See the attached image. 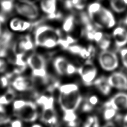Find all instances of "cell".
<instances>
[{
    "label": "cell",
    "mask_w": 127,
    "mask_h": 127,
    "mask_svg": "<svg viewBox=\"0 0 127 127\" xmlns=\"http://www.w3.org/2000/svg\"><path fill=\"white\" fill-rule=\"evenodd\" d=\"M59 102L64 115L74 113L80 105L82 97L77 85L67 84L59 87Z\"/></svg>",
    "instance_id": "6da1fadb"
},
{
    "label": "cell",
    "mask_w": 127,
    "mask_h": 127,
    "mask_svg": "<svg viewBox=\"0 0 127 127\" xmlns=\"http://www.w3.org/2000/svg\"><path fill=\"white\" fill-rule=\"evenodd\" d=\"M60 35L59 30L47 25L40 26L35 31V45L48 48L54 47L58 44Z\"/></svg>",
    "instance_id": "7a4b0ae2"
},
{
    "label": "cell",
    "mask_w": 127,
    "mask_h": 127,
    "mask_svg": "<svg viewBox=\"0 0 127 127\" xmlns=\"http://www.w3.org/2000/svg\"><path fill=\"white\" fill-rule=\"evenodd\" d=\"M13 109L14 115L20 120L33 122L38 118V111L36 104L29 101L16 100L13 102Z\"/></svg>",
    "instance_id": "3957f363"
},
{
    "label": "cell",
    "mask_w": 127,
    "mask_h": 127,
    "mask_svg": "<svg viewBox=\"0 0 127 127\" xmlns=\"http://www.w3.org/2000/svg\"><path fill=\"white\" fill-rule=\"evenodd\" d=\"M26 64L32 70L34 76L42 78L44 82L48 80L46 62L42 55L36 53L30 55L26 60Z\"/></svg>",
    "instance_id": "277c9868"
},
{
    "label": "cell",
    "mask_w": 127,
    "mask_h": 127,
    "mask_svg": "<svg viewBox=\"0 0 127 127\" xmlns=\"http://www.w3.org/2000/svg\"><path fill=\"white\" fill-rule=\"evenodd\" d=\"M43 106L41 120L46 124H55L57 122L56 113L54 108V98L52 97L42 96L37 101Z\"/></svg>",
    "instance_id": "5b68a950"
},
{
    "label": "cell",
    "mask_w": 127,
    "mask_h": 127,
    "mask_svg": "<svg viewBox=\"0 0 127 127\" xmlns=\"http://www.w3.org/2000/svg\"><path fill=\"white\" fill-rule=\"evenodd\" d=\"M14 6L18 14L27 19H35L39 15L37 5L32 1L27 0H15Z\"/></svg>",
    "instance_id": "8992f818"
},
{
    "label": "cell",
    "mask_w": 127,
    "mask_h": 127,
    "mask_svg": "<svg viewBox=\"0 0 127 127\" xmlns=\"http://www.w3.org/2000/svg\"><path fill=\"white\" fill-rule=\"evenodd\" d=\"M89 17L95 25L99 28H111L116 23L112 12L103 6L97 13Z\"/></svg>",
    "instance_id": "52a82bcc"
},
{
    "label": "cell",
    "mask_w": 127,
    "mask_h": 127,
    "mask_svg": "<svg viewBox=\"0 0 127 127\" xmlns=\"http://www.w3.org/2000/svg\"><path fill=\"white\" fill-rule=\"evenodd\" d=\"M99 61L101 67L107 71H112L116 69L119 64L116 54L107 50H103L99 56Z\"/></svg>",
    "instance_id": "ba28073f"
},
{
    "label": "cell",
    "mask_w": 127,
    "mask_h": 127,
    "mask_svg": "<svg viewBox=\"0 0 127 127\" xmlns=\"http://www.w3.org/2000/svg\"><path fill=\"white\" fill-rule=\"evenodd\" d=\"M54 66L60 75H70L77 71L75 67L70 64L65 58L61 57L56 58L54 61Z\"/></svg>",
    "instance_id": "9c48e42d"
},
{
    "label": "cell",
    "mask_w": 127,
    "mask_h": 127,
    "mask_svg": "<svg viewBox=\"0 0 127 127\" xmlns=\"http://www.w3.org/2000/svg\"><path fill=\"white\" fill-rule=\"evenodd\" d=\"M77 71L80 75L84 83L87 85L93 83L97 73V69L89 61L78 68Z\"/></svg>",
    "instance_id": "30bf717a"
},
{
    "label": "cell",
    "mask_w": 127,
    "mask_h": 127,
    "mask_svg": "<svg viewBox=\"0 0 127 127\" xmlns=\"http://www.w3.org/2000/svg\"><path fill=\"white\" fill-rule=\"evenodd\" d=\"M105 108L111 107L116 110L127 109V93L120 92L114 96L109 101L105 103Z\"/></svg>",
    "instance_id": "8fae6325"
},
{
    "label": "cell",
    "mask_w": 127,
    "mask_h": 127,
    "mask_svg": "<svg viewBox=\"0 0 127 127\" xmlns=\"http://www.w3.org/2000/svg\"><path fill=\"white\" fill-rule=\"evenodd\" d=\"M40 8L50 19H58L61 17L57 10V0H41Z\"/></svg>",
    "instance_id": "7c38bea8"
},
{
    "label": "cell",
    "mask_w": 127,
    "mask_h": 127,
    "mask_svg": "<svg viewBox=\"0 0 127 127\" xmlns=\"http://www.w3.org/2000/svg\"><path fill=\"white\" fill-rule=\"evenodd\" d=\"M107 79L111 87L120 90H127V76L123 73L114 72Z\"/></svg>",
    "instance_id": "4fadbf2b"
},
{
    "label": "cell",
    "mask_w": 127,
    "mask_h": 127,
    "mask_svg": "<svg viewBox=\"0 0 127 127\" xmlns=\"http://www.w3.org/2000/svg\"><path fill=\"white\" fill-rule=\"evenodd\" d=\"M13 88L19 91H25L29 90L33 88V83L29 78L18 76L12 82Z\"/></svg>",
    "instance_id": "5bb4252c"
},
{
    "label": "cell",
    "mask_w": 127,
    "mask_h": 127,
    "mask_svg": "<svg viewBox=\"0 0 127 127\" xmlns=\"http://www.w3.org/2000/svg\"><path fill=\"white\" fill-rule=\"evenodd\" d=\"M115 43L118 48H120L127 43V30L122 27H118L113 31Z\"/></svg>",
    "instance_id": "9a60e30c"
},
{
    "label": "cell",
    "mask_w": 127,
    "mask_h": 127,
    "mask_svg": "<svg viewBox=\"0 0 127 127\" xmlns=\"http://www.w3.org/2000/svg\"><path fill=\"white\" fill-rule=\"evenodd\" d=\"M30 23L19 18H13L9 22L10 28L15 31H23L30 26Z\"/></svg>",
    "instance_id": "2e32d148"
},
{
    "label": "cell",
    "mask_w": 127,
    "mask_h": 127,
    "mask_svg": "<svg viewBox=\"0 0 127 127\" xmlns=\"http://www.w3.org/2000/svg\"><path fill=\"white\" fill-rule=\"evenodd\" d=\"M94 84L105 95H108L111 90V86L109 84L108 79L104 77H100L93 82Z\"/></svg>",
    "instance_id": "e0dca14e"
},
{
    "label": "cell",
    "mask_w": 127,
    "mask_h": 127,
    "mask_svg": "<svg viewBox=\"0 0 127 127\" xmlns=\"http://www.w3.org/2000/svg\"><path fill=\"white\" fill-rule=\"evenodd\" d=\"M16 93L14 89L9 87L6 92L0 96V105L3 106L10 104L15 99Z\"/></svg>",
    "instance_id": "ac0fdd59"
},
{
    "label": "cell",
    "mask_w": 127,
    "mask_h": 127,
    "mask_svg": "<svg viewBox=\"0 0 127 127\" xmlns=\"http://www.w3.org/2000/svg\"><path fill=\"white\" fill-rule=\"evenodd\" d=\"M86 0H66L64 4L67 9L75 8L77 10L83 9L85 5Z\"/></svg>",
    "instance_id": "d6986e66"
},
{
    "label": "cell",
    "mask_w": 127,
    "mask_h": 127,
    "mask_svg": "<svg viewBox=\"0 0 127 127\" xmlns=\"http://www.w3.org/2000/svg\"><path fill=\"white\" fill-rule=\"evenodd\" d=\"M110 3L112 9L117 13L123 12L127 6L124 0H110Z\"/></svg>",
    "instance_id": "ffe728a7"
},
{
    "label": "cell",
    "mask_w": 127,
    "mask_h": 127,
    "mask_svg": "<svg viewBox=\"0 0 127 127\" xmlns=\"http://www.w3.org/2000/svg\"><path fill=\"white\" fill-rule=\"evenodd\" d=\"M0 7L1 11L5 13L11 12L14 6V0H1L0 1Z\"/></svg>",
    "instance_id": "44dd1931"
},
{
    "label": "cell",
    "mask_w": 127,
    "mask_h": 127,
    "mask_svg": "<svg viewBox=\"0 0 127 127\" xmlns=\"http://www.w3.org/2000/svg\"><path fill=\"white\" fill-rule=\"evenodd\" d=\"M75 18L73 15H68L64 20L63 25V28L64 31L66 32L71 31L74 26Z\"/></svg>",
    "instance_id": "7402d4cb"
},
{
    "label": "cell",
    "mask_w": 127,
    "mask_h": 127,
    "mask_svg": "<svg viewBox=\"0 0 127 127\" xmlns=\"http://www.w3.org/2000/svg\"><path fill=\"white\" fill-rule=\"evenodd\" d=\"M102 7L101 4L98 2H93L89 4L87 7V12L89 17L97 13Z\"/></svg>",
    "instance_id": "603a6c76"
},
{
    "label": "cell",
    "mask_w": 127,
    "mask_h": 127,
    "mask_svg": "<svg viewBox=\"0 0 127 127\" xmlns=\"http://www.w3.org/2000/svg\"><path fill=\"white\" fill-rule=\"evenodd\" d=\"M10 119L6 113L3 106L0 105V125L9 123Z\"/></svg>",
    "instance_id": "cb8c5ba5"
},
{
    "label": "cell",
    "mask_w": 127,
    "mask_h": 127,
    "mask_svg": "<svg viewBox=\"0 0 127 127\" xmlns=\"http://www.w3.org/2000/svg\"><path fill=\"white\" fill-rule=\"evenodd\" d=\"M116 111L113 108L107 107L106 108L104 112L103 116L106 120H109L114 117L116 113Z\"/></svg>",
    "instance_id": "d4e9b609"
},
{
    "label": "cell",
    "mask_w": 127,
    "mask_h": 127,
    "mask_svg": "<svg viewBox=\"0 0 127 127\" xmlns=\"http://www.w3.org/2000/svg\"><path fill=\"white\" fill-rule=\"evenodd\" d=\"M84 127H98L99 126L98 121L96 117H89L84 123Z\"/></svg>",
    "instance_id": "484cf974"
},
{
    "label": "cell",
    "mask_w": 127,
    "mask_h": 127,
    "mask_svg": "<svg viewBox=\"0 0 127 127\" xmlns=\"http://www.w3.org/2000/svg\"><path fill=\"white\" fill-rule=\"evenodd\" d=\"M100 48L103 50H105L109 48L110 45L111 41L109 38L106 37H104L98 42Z\"/></svg>",
    "instance_id": "4316f807"
},
{
    "label": "cell",
    "mask_w": 127,
    "mask_h": 127,
    "mask_svg": "<svg viewBox=\"0 0 127 127\" xmlns=\"http://www.w3.org/2000/svg\"><path fill=\"white\" fill-rule=\"evenodd\" d=\"M120 54L123 64L127 68V48L122 49L120 51Z\"/></svg>",
    "instance_id": "83f0119b"
},
{
    "label": "cell",
    "mask_w": 127,
    "mask_h": 127,
    "mask_svg": "<svg viewBox=\"0 0 127 127\" xmlns=\"http://www.w3.org/2000/svg\"><path fill=\"white\" fill-rule=\"evenodd\" d=\"M8 84V77L6 76H2L0 77V86L1 88H4Z\"/></svg>",
    "instance_id": "f1b7e54d"
},
{
    "label": "cell",
    "mask_w": 127,
    "mask_h": 127,
    "mask_svg": "<svg viewBox=\"0 0 127 127\" xmlns=\"http://www.w3.org/2000/svg\"><path fill=\"white\" fill-rule=\"evenodd\" d=\"M104 37L103 33L101 32L95 31L93 35V40L95 41L97 43Z\"/></svg>",
    "instance_id": "f546056e"
},
{
    "label": "cell",
    "mask_w": 127,
    "mask_h": 127,
    "mask_svg": "<svg viewBox=\"0 0 127 127\" xmlns=\"http://www.w3.org/2000/svg\"><path fill=\"white\" fill-rule=\"evenodd\" d=\"M7 68V64L4 60L0 59V73H2L6 70Z\"/></svg>",
    "instance_id": "4dcf8cb0"
},
{
    "label": "cell",
    "mask_w": 127,
    "mask_h": 127,
    "mask_svg": "<svg viewBox=\"0 0 127 127\" xmlns=\"http://www.w3.org/2000/svg\"><path fill=\"white\" fill-rule=\"evenodd\" d=\"M93 105L90 104L87 101L85 103L82 107V110L84 112H89L91 111L93 108Z\"/></svg>",
    "instance_id": "1f68e13d"
},
{
    "label": "cell",
    "mask_w": 127,
    "mask_h": 127,
    "mask_svg": "<svg viewBox=\"0 0 127 127\" xmlns=\"http://www.w3.org/2000/svg\"><path fill=\"white\" fill-rule=\"evenodd\" d=\"M98 99L97 98V97L95 96H91L87 100V101L90 104H91L92 105L94 106L95 105H96L97 102H98Z\"/></svg>",
    "instance_id": "d6a6232c"
},
{
    "label": "cell",
    "mask_w": 127,
    "mask_h": 127,
    "mask_svg": "<svg viewBox=\"0 0 127 127\" xmlns=\"http://www.w3.org/2000/svg\"><path fill=\"white\" fill-rule=\"evenodd\" d=\"M9 123L10 124V126L12 127H20L22 125L20 120H14L11 122H10Z\"/></svg>",
    "instance_id": "836d02e7"
},
{
    "label": "cell",
    "mask_w": 127,
    "mask_h": 127,
    "mask_svg": "<svg viewBox=\"0 0 127 127\" xmlns=\"http://www.w3.org/2000/svg\"><path fill=\"white\" fill-rule=\"evenodd\" d=\"M123 121L125 124H127V114L124 117V119H123Z\"/></svg>",
    "instance_id": "e575fe53"
},
{
    "label": "cell",
    "mask_w": 127,
    "mask_h": 127,
    "mask_svg": "<svg viewBox=\"0 0 127 127\" xmlns=\"http://www.w3.org/2000/svg\"><path fill=\"white\" fill-rule=\"evenodd\" d=\"M114 126L113 125V124L111 122H109V123H107V124L105 125V126Z\"/></svg>",
    "instance_id": "d590c367"
},
{
    "label": "cell",
    "mask_w": 127,
    "mask_h": 127,
    "mask_svg": "<svg viewBox=\"0 0 127 127\" xmlns=\"http://www.w3.org/2000/svg\"><path fill=\"white\" fill-rule=\"evenodd\" d=\"M32 127H41V126L40 125L35 124V125H33L32 126Z\"/></svg>",
    "instance_id": "8d00e7d4"
},
{
    "label": "cell",
    "mask_w": 127,
    "mask_h": 127,
    "mask_svg": "<svg viewBox=\"0 0 127 127\" xmlns=\"http://www.w3.org/2000/svg\"><path fill=\"white\" fill-rule=\"evenodd\" d=\"M2 19L1 18H0V36L1 35V20Z\"/></svg>",
    "instance_id": "74e56055"
},
{
    "label": "cell",
    "mask_w": 127,
    "mask_h": 127,
    "mask_svg": "<svg viewBox=\"0 0 127 127\" xmlns=\"http://www.w3.org/2000/svg\"><path fill=\"white\" fill-rule=\"evenodd\" d=\"M124 1L125 2V3L127 5V0H124Z\"/></svg>",
    "instance_id": "f35d334b"
}]
</instances>
